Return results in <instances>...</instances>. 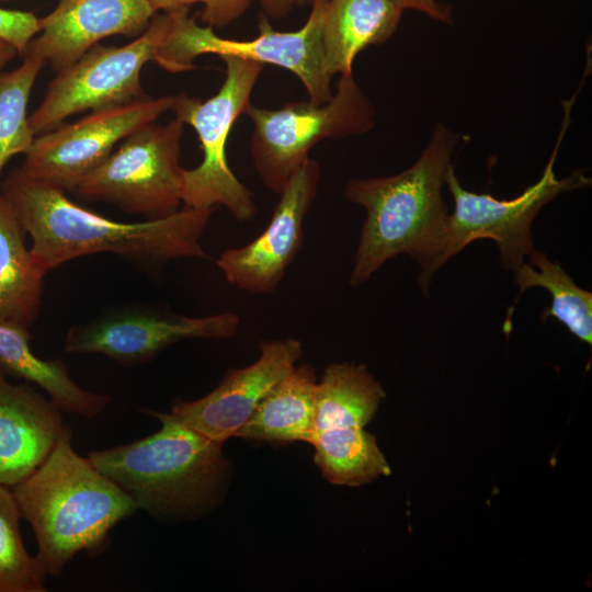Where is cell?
Wrapping results in <instances>:
<instances>
[{
    "label": "cell",
    "mask_w": 592,
    "mask_h": 592,
    "mask_svg": "<svg viewBox=\"0 0 592 592\" xmlns=\"http://www.w3.org/2000/svg\"><path fill=\"white\" fill-rule=\"evenodd\" d=\"M31 339L30 328L0 319V371L39 387L62 412L91 419L109 407L111 397L82 388L65 363L35 355Z\"/></svg>",
    "instance_id": "18"
},
{
    "label": "cell",
    "mask_w": 592,
    "mask_h": 592,
    "mask_svg": "<svg viewBox=\"0 0 592 592\" xmlns=\"http://www.w3.org/2000/svg\"><path fill=\"white\" fill-rule=\"evenodd\" d=\"M26 231L0 191V319L31 328L48 273L26 247Z\"/></svg>",
    "instance_id": "20"
},
{
    "label": "cell",
    "mask_w": 592,
    "mask_h": 592,
    "mask_svg": "<svg viewBox=\"0 0 592 592\" xmlns=\"http://www.w3.org/2000/svg\"><path fill=\"white\" fill-rule=\"evenodd\" d=\"M225 79L216 94L202 101L185 93L174 95L171 111L197 134L203 159L183 171V206L205 209L226 207L232 217L247 221L254 217L252 192L235 175L227 160V139L238 117L246 113L264 65L235 56L220 57Z\"/></svg>",
    "instance_id": "6"
},
{
    "label": "cell",
    "mask_w": 592,
    "mask_h": 592,
    "mask_svg": "<svg viewBox=\"0 0 592 592\" xmlns=\"http://www.w3.org/2000/svg\"><path fill=\"white\" fill-rule=\"evenodd\" d=\"M156 13L148 0H60L38 20L24 57H38L58 72L107 36H139Z\"/></svg>",
    "instance_id": "15"
},
{
    "label": "cell",
    "mask_w": 592,
    "mask_h": 592,
    "mask_svg": "<svg viewBox=\"0 0 592 592\" xmlns=\"http://www.w3.org/2000/svg\"><path fill=\"white\" fill-rule=\"evenodd\" d=\"M262 8V13L266 18L281 19L288 14L294 8L301 7L310 0H255Z\"/></svg>",
    "instance_id": "29"
},
{
    "label": "cell",
    "mask_w": 592,
    "mask_h": 592,
    "mask_svg": "<svg viewBox=\"0 0 592 592\" xmlns=\"http://www.w3.org/2000/svg\"><path fill=\"white\" fill-rule=\"evenodd\" d=\"M38 18L33 12L0 8V38L24 57L30 42L38 34Z\"/></svg>",
    "instance_id": "27"
},
{
    "label": "cell",
    "mask_w": 592,
    "mask_h": 592,
    "mask_svg": "<svg viewBox=\"0 0 592 592\" xmlns=\"http://www.w3.org/2000/svg\"><path fill=\"white\" fill-rule=\"evenodd\" d=\"M11 489L33 530L35 557L47 577H59L80 553L102 554L113 527L138 511L117 485L75 451L68 424L42 463Z\"/></svg>",
    "instance_id": "2"
},
{
    "label": "cell",
    "mask_w": 592,
    "mask_h": 592,
    "mask_svg": "<svg viewBox=\"0 0 592 592\" xmlns=\"http://www.w3.org/2000/svg\"><path fill=\"white\" fill-rule=\"evenodd\" d=\"M305 24L292 32L272 27L264 14L259 19V35L248 41L218 36L213 27L200 25L189 16V7L167 10L171 24L159 48L156 64L171 73L195 68L194 60L204 54L235 56L262 65H272L293 72L305 87L309 101L322 104L332 96L331 78L322 56L321 25L327 0H310Z\"/></svg>",
    "instance_id": "8"
},
{
    "label": "cell",
    "mask_w": 592,
    "mask_h": 592,
    "mask_svg": "<svg viewBox=\"0 0 592 592\" xmlns=\"http://www.w3.org/2000/svg\"><path fill=\"white\" fill-rule=\"evenodd\" d=\"M314 460L333 485L361 486L390 475L375 436L360 426L331 428L316 433Z\"/></svg>",
    "instance_id": "23"
},
{
    "label": "cell",
    "mask_w": 592,
    "mask_h": 592,
    "mask_svg": "<svg viewBox=\"0 0 592 592\" xmlns=\"http://www.w3.org/2000/svg\"><path fill=\"white\" fill-rule=\"evenodd\" d=\"M171 24L169 11L156 13L147 29L124 46L94 45L76 62L56 72L41 104L29 117L35 136L73 114L121 105L144 95L140 72L156 62Z\"/></svg>",
    "instance_id": "10"
},
{
    "label": "cell",
    "mask_w": 592,
    "mask_h": 592,
    "mask_svg": "<svg viewBox=\"0 0 592 592\" xmlns=\"http://www.w3.org/2000/svg\"><path fill=\"white\" fill-rule=\"evenodd\" d=\"M21 519L11 487L0 483V592H46L47 574L24 546Z\"/></svg>",
    "instance_id": "25"
},
{
    "label": "cell",
    "mask_w": 592,
    "mask_h": 592,
    "mask_svg": "<svg viewBox=\"0 0 592 592\" xmlns=\"http://www.w3.org/2000/svg\"><path fill=\"white\" fill-rule=\"evenodd\" d=\"M459 138L439 122L420 157L405 171L345 183V198L366 212L351 285L369 280L385 262L399 254H409L419 264L429 257L448 216L442 189Z\"/></svg>",
    "instance_id": "4"
},
{
    "label": "cell",
    "mask_w": 592,
    "mask_h": 592,
    "mask_svg": "<svg viewBox=\"0 0 592 592\" xmlns=\"http://www.w3.org/2000/svg\"><path fill=\"white\" fill-rule=\"evenodd\" d=\"M0 1H9V0H0Z\"/></svg>",
    "instance_id": "31"
},
{
    "label": "cell",
    "mask_w": 592,
    "mask_h": 592,
    "mask_svg": "<svg viewBox=\"0 0 592 592\" xmlns=\"http://www.w3.org/2000/svg\"><path fill=\"white\" fill-rule=\"evenodd\" d=\"M317 378L308 364L296 365L264 396L235 436L266 442L303 441L315 435Z\"/></svg>",
    "instance_id": "19"
},
{
    "label": "cell",
    "mask_w": 592,
    "mask_h": 592,
    "mask_svg": "<svg viewBox=\"0 0 592 592\" xmlns=\"http://www.w3.org/2000/svg\"><path fill=\"white\" fill-rule=\"evenodd\" d=\"M402 13L392 0H327L321 47L328 76L352 73L355 57L391 37Z\"/></svg>",
    "instance_id": "17"
},
{
    "label": "cell",
    "mask_w": 592,
    "mask_h": 592,
    "mask_svg": "<svg viewBox=\"0 0 592 592\" xmlns=\"http://www.w3.org/2000/svg\"><path fill=\"white\" fill-rule=\"evenodd\" d=\"M385 396L364 365L330 364L317 384L316 433L331 428H364Z\"/></svg>",
    "instance_id": "22"
},
{
    "label": "cell",
    "mask_w": 592,
    "mask_h": 592,
    "mask_svg": "<svg viewBox=\"0 0 592 592\" xmlns=\"http://www.w3.org/2000/svg\"><path fill=\"white\" fill-rule=\"evenodd\" d=\"M303 354L295 339L260 343V355L249 366L231 369L218 386L196 400H177L170 414L224 444L249 420L270 389L286 376Z\"/></svg>",
    "instance_id": "14"
},
{
    "label": "cell",
    "mask_w": 592,
    "mask_h": 592,
    "mask_svg": "<svg viewBox=\"0 0 592 592\" xmlns=\"http://www.w3.org/2000/svg\"><path fill=\"white\" fill-rule=\"evenodd\" d=\"M18 55L16 49L8 42L0 38V71Z\"/></svg>",
    "instance_id": "30"
},
{
    "label": "cell",
    "mask_w": 592,
    "mask_h": 592,
    "mask_svg": "<svg viewBox=\"0 0 592 592\" xmlns=\"http://www.w3.org/2000/svg\"><path fill=\"white\" fill-rule=\"evenodd\" d=\"M253 1L255 0H148L156 12L203 3L201 20L210 27H224L236 21Z\"/></svg>",
    "instance_id": "26"
},
{
    "label": "cell",
    "mask_w": 592,
    "mask_h": 592,
    "mask_svg": "<svg viewBox=\"0 0 592 592\" xmlns=\"http://www.w3.org/2000/svg\"><path fill=\"white\" fill-rule=\"evenodd\" d=\"M184 125L174 117L133 132L71 193L84 201L115 204L147 219L173 214L182 204Z\"/></svg>",
    "instance_id": "9"
},
{
    "label": "cell",
    "mask_w": 592,
    "mask_h": 592,
    "mask_svg": "<svg viewBox=\"0 0 592 592\" xmlns=\"http://www.w3.org/2000/svg\"><path fill=\"white\" fill-rule=\"evenodd\" d=\"M399 8L419 11L430 19L447 25L454 23V12L449 3L437 0H392Z\"/></svg>",
    "instance_id": "28"
},
{
    "label": "cell",
    "mask_w": 592,
    "mask_h": 592,
    "mask_svg": "<svg viewBox=\"0 0 592 592\" xmlns=\"http://www.w3.org/2000/svg\"><path fill=\"white\" fill-rule=\"evenodd\" d=\"M574 98L563 104V121L550 158L542 177L511 200H498L490 194H478L465 190L453 164L448 168L445 184L454 201L453 213L446 218L444 228L429 257L420 264L418 284L428 296L433 274L452 257L470 242L492 239L500 252V264L504 270H514L534 250L531 226L538 212L547 203L565 192L588 187L591 179L583 170L558 179L554 167L563 135L570 122Z\"/></svg>",
    "instance_id": "5"
},
{
    "label": "cell",
    "mask_w": 592,
    "mask_h": 592,
    "mask_svg": "<svg viewBox=\"0 0 592 592\" xmlns=\"http://www.w3.org/2000/svg\"><path fill=\"white\" fill-rule=\"evenodd\" d=\"M44 66L41 58L25 56L15 69L0 71V177L8 161L18 155H25L34 141L27 103Z\"/></svg>",
    "instance_id": "24"
},
{
    "label": "cell",
    "mask_w": 592,
    "mask_h": 592,
    "mask_svg": "<svg viewBox=\"0 0 592 592\" xmlns=\"http://www.w3.org/2000/svg\"><path fill=\"white\" fill-rule=\"evenodd\" d=\"M320 167L306 159L282 192L267 227L240 248L223 251L216 265L239 289L267 294L282 282L303 242V223L318 192Z\"/></svg>",
    "instance_id": "13"
},
{
    "label": "cell",
    "mask_w": 592,
    "mask_h": 592,
    "mask_svg": "<svg viewBox=\"0 0 592 592\" xmlns=\"http://www.w3.org/2000/svg\"><path fill=\"white\" fill-rule=\"evenodd\" d=\"M253 124L250 153L263 184L281 193L309 151L327 138H346L369 132L375 107L352 73L342 75L331 99L322 104L291 102L278 109L249 105Z\"/></svg>",
    "instance_id": "7"
},
{
    "label": "cell",
    "mask_w": 592,
    "mask_h": 592,
    "mask_svg": "<svg viewBox=\"0 0 592 592\" xmlns=\"http://www.w3.org/2000/svg\"><path fill=\"white\" fill-rule=\"evenodd\" d=\"M519 293L508 309L504 331L511 330V317L516 301L531 287H543L551 297V306L543 310L540 322L555 318L582 342L592 344V294L579 287L558 262H551L545 252L536 249L513 270Z\"/></svg>",
    "instance_id": "21"
},
{
    "label": "cell",
    "mask_w": 592,
    "mask_h": 592,
    "mask_svg": "<svg viewBox=\"0 0 592 592\" xmlns=\"http://www.w3.org/2000/svg\"><path fill=\"white\" fill-rule=\"evenodd\" d=\"M61 409L37 387L0 371V483L13 487L46 457L64 425Z\"/></svg>",
    "instance_id": "16"
},
{
    "label": "cell",
    "mask_w": 592,
    "mask_h": 592,
    "mask_svg": "<svg viewBox=\"0 0 592 592\" xmlns=\"http://www.w3.org/2000/svg\"><path fill=\"white\" fill-rule=\"evenodd\" d=\"M161 428L110 448L90 451L93 466L117 485L137 510L160 521H187L210 512L229 476L223 444L169 412L144 409Z\"/></svg>",
    "instance_id": "3"
},
{
    "label": "cell",
    "mask_w": 592,
    "mask_h": 592,
    "mask_svg": "<svg viewBox=\"0 0 592 592\" xmlns=\"http://www.w3.org/2000/svg\"><path fill=\"white\" fill-rule=\"evenodd\" d=\"M0 191L31 236V251L47 272L102 252L148 266L181 258H208L200 239L215 208L183 206L162 218L116 221L73 203L65 191L30 177L21 167L5 177Z\"/></svg>",
    "instance_id": "1"
},
{
    "label": "cell",
    "mask_w": 592,
    "mask_h": 592,
    "mask_svg": "<svg viewBox=\"0 0 592 592\" xmlns=\"http://www.w3.org/2000/svg\"><path fill=\"white\" fill-rule=\"evenodd\" d=\"M236 314L187 317L149 309H126L73 326L64 350L68 353H100L123 366L153 358L168 346L190 339H229L239 328Z\"/></svg>",
    "instance_id": "12"
},
{
    "label": "cell",
    "mask_w": 592,
    "mask_h": 592,
    "mask_svg": "<svg viewBox=\"0 0 592 592\" xmlns=\"http://www.w3.org/2000/svg\"><path fill=\"white\" fill-rule=\"evenodd\" d=\"M174 95H144L92 111L84 117L35 136L21 168L30 177L65 192L96 169L114 147L138 128L171 111Z\"/></svg>",
    "instance_id": "11"
}]
</instances>
